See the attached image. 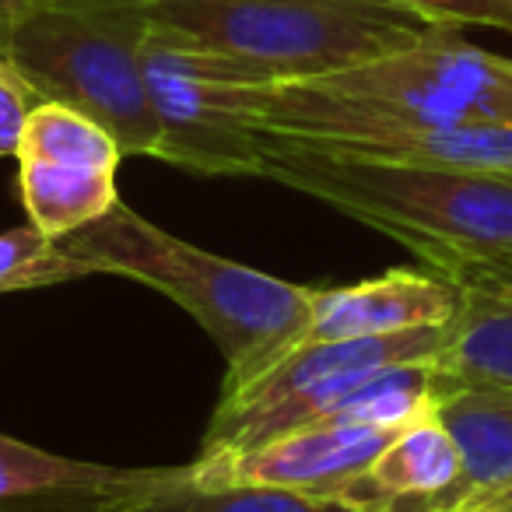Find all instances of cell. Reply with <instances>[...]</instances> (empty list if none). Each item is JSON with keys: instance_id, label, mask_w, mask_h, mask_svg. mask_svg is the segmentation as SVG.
<instances>
[{"instance_id": "obj_1", "label": "cell", "mask_w": 512, "mask_h": 512, "mask_svg": "<svg viewBox=\"0 0 512 512\" xmlns=\"http://www.w3.org/2000/svg\"><path fill=\"white\" fill-rule=\"evenodd\" d=\"M260 134L348 141L446 123H512V60L439 25L425 39L348 71L306 81H260L242 92Z\"/></svg>"}, {"instance_id": "obj_2", "label": "cell", "mask_w": 512, "mask_h": 512, "mask_svg": "<svg viewBox=\"0 0 512 512\" xmlns=\"http://www.w3.org/2000/svg\"><path fill=\"white\" fill-rule=\"evenodd\" d=\"M260 179L351 214L404 242L425 267L512 264V169H428L341 155L260 134Z\"/></svg>"}, {"instance_id": "obj_3", "label": "cell", "mask_w": 512, "mask_h": 512, "mask_svg": "<svg viewBox=\"0 0 512 512\" xmlns=\"http://www.w3.org/2000/svg\"><path fill=\"white\" fill-rule=\"evenodd\" d=\"M57 242L85 260L92 274L134 278L186 309L225 355L228 376L221 397L264 376L306 327L313 309V288L288 285L190 246L130 211L123 200Z\"/></svg>"}, {"instance_id": "obj_4", "label": "cell", "mask_w": 512, "mask_h": 512, "mask_svg": "<svg viewBox=\"0 0 512 512\" xmlns=\"http://www.w3.org/2000/svg\"><path fill=\"white\" fill-rule=\"evenodd\" d=\"M151 0H36L8 29L4 57L43 102L109 130L123 155L158 158L162 123L144 85Z\"/></svg>"}, {"instance_id": "obj_5", "label": "cell", "mask_w": 512, "mask_h": 512, "mask_svg": "<svg viewBox=\"0 0 512 512\" xmlns=\"http://www.w3.org/2000/svg\"><path fill=\"white\" fill-rule=\"evenodd\" d=\"M148 15L271 81L348 71L439 29L393 0H151Z\"/></svg>"}, {"instance_id": "obj_6", "label": "cell", "mask_w": 512, "mask_h": 512, "mask_svg": "<svg viewBox=\"0 0 512 512\" xmlns=\"http://www.w3.org/2000/svg\"><path fill=\"white\" fill-rule=\"evenodd\" d=\"M141 60L162 123V162L200 176H260L264 148L246 120L242 92L271 81L267 74L162 25L148 29Z\"/></svg>"}, {"instance_id": "obj_7", "label": "cell", "mask_w": 512, "mask_h": 512, "mask_svg": "<svg viewBox=\"0 0 512 512\" xmlns=\"http://www.w3.org/2000/svg\"><path fill=\"white\" fill-rule=\"evenodd\" d=\"M397 432L400 428L372 421L323 418L246 453L214 460L197 456L193 477L207 484H256L309 498H344Z\"/></svg>"}, {"instance_id": "obj_8", "label": "cell", "mask_w": 512, "mask_h": 512, "mask_svg": "<svg viewBox=\"0 0 512 512\" xmlns=\"http://www.w3.org/2000/svg\"><path fill=\"white\" fill-rule=\"evenodd\" d=\"M460 292L446 351L435 362V397L505 393L512 397V264L428 267Z\"/></svg>"}, {"instance_id": "obj_9", "label": "cell", "mask_w": 512, "mask_h": 512, "mask_svg": "<svg viewBox=\"0 0 512 512\" xmlns=\"http://www.w3.org/2000/svg\"><path fill=\"white\" fill-rule=\"evenodd\" d=\"M456 313H460L456 285H449L428 267L425 271L397 267V271L358 281V285L313 292L309 320L288 344V351L330 341H355V337H386L418 327H449Z\"/></svg>"}, {"instance_id": "obj_10", "label": "cell", "mask_w": 512, "mask_h": 512, "mask_svg": "<svg viewBox=\"0 0 512 512\" xmlns=\"http://www.w3.org/2000/svg\"><path fill=\"white\" fill-rule=\"evenodd\" d=\"M460 470V442L442 425L439 411H428L386 442L376 463L348 488L344 502L358 512H425Z\"/></svg>"}, {"instance_id": "obj_11", "label": "cell", "mask_w": 512, "mask_h": 512, "mask_svg": "<svg viewBox=\"0 0 512 512\" xmlns=\"http://www.w3.org/2000/svg\"><path fill=\"white\" fill-rule=\"evenodd\" d=\"M442 425L463 453V470L425 512H474L512 491V397L505 393H446L435 397Z\"/></svg>"}, {"instance_id": "obj_12", "label": "cell", "mask_w": 512, "mask_h": 512, "mask_svg": "<svg viewBox=\"0 0 512 512\" xmlns=\"http://www.w3.org/2000/svg\"><path fill=\"white\" fill-rule=\"evenodd\" d=\"M183 474V467H106L46 453L0 435V502L18 498H78L99 505L109 498L137 495Z\"/></svg>"}, {"instance_id": "obj_13", "label": "cell", "mask_w": 512, "mask_h": 512, "mask_svg": "<svg viewBox=\"0 0 512 512\" xmlns=\"http://www.w3.org/2000/svg\"><path fill=\"white\" fill-rule=\"evenodd\" d=\"M88 512H358L344 498H309L256 484H207L193 477V463L183 474L137 495L109 498Z\"/></svg>"}, {"instance_id": "obj_14", "label": "cell", "mask_w": 512, "mask_h": 512, "mask_svg": "<svg viewBox=\"0 0 512 512\" xmlns=\"http://www.w3.org/2000/svg\"><path fill=\"white\" fill-rule=\"evenodd\" d=\"M18 190L29 221L50 239L78 232L120 204L116 169L88 165L18 162Z\"/></svg>"}, {"instance_id": "obj_15", "label": "cell", "mask_w": 512, "mask_h": 512, "mask_svg": "<svg viewBox=\"0 0 512 512\" xmlns=\"http://www.w3.org/2000/svg\"><path fill=\"white\" fill-rule=\"evenodd\" d=\"M18 162L88 165V169H120L123 151L106 127L64 102H39L22 127L15 151Z\"/></svg>"}, {"instance_id": "obj_16", "label": "cell", "mask_w": 512, "mask_h": 512, "mask_svg": "<svg viewBox=\"0 0 512 512\" xmlns=\"http://www.w3.org/2000/svg\"><path fill=\"white\" fill-rule=\"evenodd\" d=\"M88 274H92V267L85 260L71 256L32 221L0 232V295L64 285V281H78Z\"/></svg>"}, {"instance_id": "obj_17", "label": "cell", "mask_w": 512, "mask_h": 512, "mask_svg": "<svg viewBox=\"0 0 512 512\" xmlns=\"http://www.w3.org/2000/svg\"><path fill=\"white\" fill-rule=\"evenodd\" d=\"M411 15L425 18L432 25H484V29L512 32V0H393Z\"/></svg>"}, {"instance_id": "obj_18", "label": "cell", "mask_w": 512, "mask_h": 512, "mask_svg": "<svg viewBox=\"0 0 512 512\" xmlns=\"http://www.w3.org/2000/svg\"><path fill=\"white\" fill-rule=\"evenodd\" d=\"M39 102L43 99H39L36 88L18 74V67L11 64L8 57H0V158H8L18 151L22 127Z\"/></svg>"}, {"instance_id": "obj_19", "label": "cell", "mask_w": 512, "mask_h": 512, "mask_svg": "<svg viewBox=\"0 0 512 512\" xmlns=\"http://www.w3.org/2000/svg\"><path fill=\"white\" fill-rule=\"evenodd\" d=\"M29 4L36 0H0V57H4V43H8V29L15 25V18L22 15Z\"/></svg>"}, {"instance_id": "obj_20", "label": "cell", "mask_w": 512, "mask_h": 512, "mask_svg": "<svg viewBox=\"0 0 512 512\" xmlns=\"http://www.w3.org/2000/svg\"><path fill=\"white\" fill-rule=\"evenodd\" d=\"M474 512H512V491L509 495H498V498H491V502L477 505Z\"/></svg>"}]
</instances>
